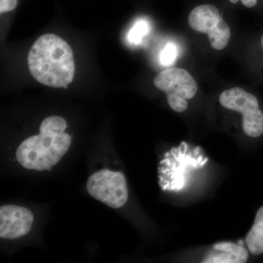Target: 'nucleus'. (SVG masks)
<instances>
[{
	"label": "nucleus",
	"instance_id": "obj_4",
	"mask_svg": "<svg viewBox=\"0 0 263 263\" xmlns=\"http://www.w3.org/2000/svg\"><path fill=\"white\" fill-rule=\"evenodd\" d=\"M219 103L224 108L241 114L242 127L246 135L252 138L262 136L263 112L255 95L242 88H232L221 93Z\"/></svg>",
	"mask_w": 263,
	"mask_h": 263
},
{
	"label": "nucleus",
	"instance_id": "obj_14",
	"mask_svg": "<svg viewBox=\"0 0 263 263\" xmlns=\"http://www.w3.org/2000/svg\"><path fill=\"white\" fill-rule=\"evenodd\" d=\"M259 43H260L261 46H262L263 48V33L262 35H261L260 40H259Z\"/></svg>",
	"mask_w": 263,
	"mask_h": 263
},
{
	"label": "nucleus",
	"instance_id": "obj_7",
	"mask_svg": "<svg viewBox=\"0 0 263 263\" xmlns=\"http://www.w3.org/2000/svg\"><path fill=\"white\" fill-rule=\"evenodd\" d=\"M34 216L27 208L5 205L0 208V237L17 239L28 234L32 228Z\"/></svg>",
	"mask_w": 263,
	"mask_h": 263
},
{
	"label": "nucleus",
	"instance_id": "obj_1",
	"mask_svg": "<svg viewBox=\"0 0 263 263\" xmlns=\"http://www.w3.org/2000/svg\"><path fill=\"white\" fill-rule=\"evenodd\" d=\"M33 78L45 86L67 88L75 76L73 53L68 43L56 34L41 36L27 59Z\"/></svg>",
	"mask_w": 263,
	"mask_h": 263
},
{
	"label": "nucleus",
	"instance_id": "obj_6",
	"mask_svg": "<svg viewBox=\"0 0 263 263\" xmlns=\"http://www.w3.org/2000/svg\"><path fill=\"white\" fill-rule=\"evenodd\" d=\"M188 23L195 32L209 36V42L214 49L221 51L229 43L231 37L229 25L214 5H202L194 8L189 15Z\"/></svg>",
	"mask_w": 263,
	"mask_h": 263
},
{
	"label": "nucleus",
	"instance_id": "obj_8",
	"mask_svg": "<svg viewBox=\"0 0 263 263\" xmlns=\"http://www.w3.org/2000/svg\"><path fill=\"white\" fill-rule=\"evenodd\" d=\"M248 259V252L241 245L230 242L216 243L202 262L245 263Z\"/></svg>",
	"mask_w": 263,
	"mask_h": 263
},
{
	"label": "nucleus",
	"instance_id": "obj_10",
	"mask_svg": "<svg viewBox=\"0 0 263 263\" xmlns=\"http://www.w3.org/2000/svg\"><path fill=\"white\" fill-rule=\"evenodd\" d=\"M151 30V24L146 19L137 21L127 33V40L129 44L138 46L143 43V39L148 35Z\"/></svg>",
	"mask_w": 263,
	"mask_h": 263
},
{
	"label": "nucleus",
	"instance_id": "obj_2",
	"mask_svg": "<svg viewBox=\"0 0 263 263\" xmlns=\"http://www.w3.org/2000/svg\"><path fill=\"white\" fill-rule=\"evenodd\" d=\"M67 122L63 118H46L40 126V133L24 140L17 148L18 163L28 170L51 171L70 148L71 137L65 133Z\"/></svg>",
	"mask_w": 263,
	"mask_h": 263
},
{
	"label": "nucleus",
	"instance_id": "obj_5",
	"mask_svg": "<svg viewBox=\"0 0 263 263\" xmlns=\"http://www.w3.org/2000/svg\"><path fill=\"white\" fill-rule=\"evenodd\" d=\"M86 190L93 198L113 209L124 206L128 200L127 182L122 172L97 171L88 179Z\"/></svg>",
	"mask_w": 263,
	"mask_h": 263
},
{
	"label": "nucleus",
	"instance_id": "obj_11",
	"mask_svg": "<svg viewBox=\"0 0 263 263\" xmlns=\"http://www.w3.org/2000/svg\"><path fill=\"white\" fill-rule=\"evenodd\" d=\"M179 50L177 45L173 42H169L164 46L160 53V61L163 67H171L174 65L178 57Z\"/></svg>",
	"mask_w": 263,
	"mask_h": 263
},
{
	"label": "nucleus",
	"instance_id": "obj_13",
	"mask_svg": "<svg viewBox=\"0 0 263 263\" xmlns=\"http://www.w3.org/2000/svg\"><path fill=\"white\" fill-rule=\"evenodd\" d=\"M238 1H240V3H242V5H243V6L248 8H254V7H255L256 5H257V3H258V0H230V2L233 3V4H235V3H238Z\"/></svg>",
	"mask_w": 263,
	"mask_h": 263
},
{
	"label": "nucleus",
	"instance_id": "obj_12",
	"mask_svg": "<svg viewBox=\"0 0 263 263\" xmlns=\"http://www.w3.org/2000/svg\"><path fill=\"white\" fill-rule=\"evenodd\" d=\"M17 4V0H0V13L12 11L16 8Z\"/></svg>",
	"mask_w": 263,
	"mask_h": 263
},
{
	"label": "nucleus",
	"instance_id": "obj_9",
	"mask_svg": "<svg viewBox=\"0 0 263 263\" xmlns=\"http://www.w3.org/2000/svg\"><path fill=\"white\" fill-rule=\"evenodd\" d=\"M246 242L252 254L263 253V206L256 214L253 226L247 235Z\"/></svg>",
	"mask_w": 263,
	"mask_h": 263
},
{
	"label": "nucleus",
	"instance_id": "obj_3",
	"mask_svg": "<svg viewBox=\"0 0 263 263\" xmlns=\"http://www.w3.org/2000/svg\"><path fill=\"white\" fill-rule=\"evenodd\" d=\"M154 84L167 95L170 107L177 113L187 108V100H191L197 92L195 79L184 69L169 67L156 76Z\"/></svg>",
	"mask_w": 263,
	"mask_h": 263
}]
</instances>
